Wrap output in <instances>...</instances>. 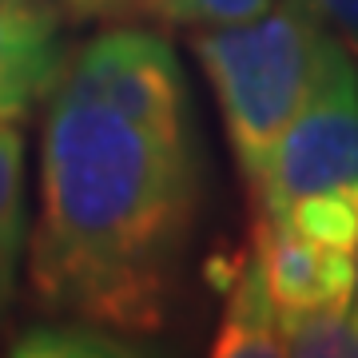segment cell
<instances>
[{
  "label": "cell",
  "instance_id": "cell-7",
  "mask_svg": "<svg viewBox=\"0 0 358 358\" xmlns=\"http://www.w3.org/2000/svg\"><path fill=\"white\" fill-rule=\"evenodd\" d=\"M28 179L24 131L0 115V319H8L20 294V271L28 267Z\"/></svg>",
  "mask_w": 358,
  "mask_h": 358
},
{
  "label": "cell",
  "instance_id": "cell-14",
  "mask_svg": "<svg viewBox=\"0 0 358 358\" xmlns=\"http://www.w3.org/2000/svg\"><path fill=\"white\" fill-rule=\"evenodd\" d=\"M350 315H355V322H358V279H355V294H350Z\"/></svg>",
  "mask_w": 358,
  "mask_h": 358
},
{
  "label": "cell",
  "instance_id": "cell-10",
  "mask_svg": "<svg viewBox=\"0 0 358 358\" xmlns=\"http://www.w3.org/2000/svg\"><path fill=\"white\" fill-rule=\"evenodd\" d=\"M287 358H358V322L350 307L279 310Z\"/></svg>",
  "mask_w": 358,
  "mask_h": 358
},
{
  "label": "cell",
  "instance_id": "cell-6",
  "mask_svg": "<svg viewBox=\"0 0 358 358\" xmlns=\"http://www.w3.org/2000/svg\"><path fill=\"white\" fill-rule=\"evenodd\" d=\"M211 355L219 358H279L282 338H279V303L267 287L263 263L255 247L235 259L231 279L223 287V310L219 327L211 338Z\"/></svg>",
  "mask_w": 358,
  "mask_h": 358
},
{
  "label": "cell",
  "instance_id": "cell-11",
  "mask_svg": "<svg viewBox=\"0 0 358 358\" xmlns=\"http://www.w3.org/2000/svg\"><path fill=\"white\" fill-rule=\"evenodd\" d=\"M140 338H128L120 331H108V327H96V322H80V319H44L36 327H28L20 338H16L13 355H143L148 346H131Z\"/></svg>",
  "mask_w": 358,
  "mask_h": 358
},
{
  "label": "cell",
  "instance_id": "cell-4",
  "mask_svg": "<svg viewBox=\"0 0 358 358\" xmlns=\"http://www.w3.org/2000/svg\"><path fill=\"white\" fill-rule=\"evenodd\" d=\"M255 247L267 287L279 310H315V307H350L358 279V255L338 247L315 243L294 227L271 215H255L251 223Z\"/></svg>",
  "mask_w": 358,
  "mask_h": 358
},
{
  "label": "cell",
  "instance_id": "cell-5",
  "mask_svg": "<svg viewBox=\"0 0 358 358\" xmlns=\"http://www.w3.org/2000/svg\"><path fill=\"white\" fill-rule=\"evenodd\" d=\"M68 52L48 0H0V115L24 120L48 100Z\"/></svg>",
  "mask_w": 358,
  "mask_h": 358
},
{
  "label": "cell",
  "instance_id": "cell-12",
  "mask_svg": "<svg viewBox=\"0 0 358 358\" xmlns=\"http://www.w3.org/2000/svg\"><path fill=\"white\" fill-rule=\"evenodd\" d=\"M358 60V0H294Z\"/></svg>",
  "mask_w": 358,
  "mask_h": 358
},
{
  "label": "cell",
  "instance_id": "cell-8",
  "mask_svg": "<svg viewBox=\"0 0 358 358\" xmlns=\"http://www.w3.org/2000/svg\"><path fill=\"white\" fill-rule=\"evenodd\" d=\"M255 215H271L287 227H294L299 235L315 239V243L358 255V183L303 195V199H294L279 211H255Z\"/></svg>",
  "mask_w": 358,
  "mask_h": 358
},
{
  "label": "cell",
  "instance_id": "cell-3",
  "mask_svg": "<svg viewBox=\"0 0 358 358\" xmlns=\"http://www.w3.org/2000/svg\"><path fill=\"white\" fill-rule=\"evenodd\" d=\"M358 183V60L334 40L319 84L282 131L255 211Z\"/></svg>",
  "mask_w": 358,
  "mask_h": 358
},
{
  "label": "cell",
  "instance_id": "cell-2",
  "mask_svg": "<svg viewBox=\"0 0 358 358\" xmlns=\"http://www.w3.org/2000/svg\"><path fill=\"white\" fill-rule=\"evenodd\" d=\"M331 48L334 36L294 0L275 4L259 20L192 36L195 60L219 100L235 171L251 199L263 192L275 148L315 92Z\"/></svg>",
  "mask_w": 358,
  "mask_h": 358
},
{
  "label": "cell",
  "instance_id": "cell-1",
  "mask_svg": "<svg viewBox=\"0 0 358 358\" xmlns=\"http://www.w3.org/2000/svg\"><path fill=\"white\" fill-rule=\"evenodd\" d=\"M203 207L195 128L143 124L60 68L44 100L28 291L48 319L167 331Z\"/></svg>",
  "mask_w": 358,
  "mask_h": 358
},
{
  "label": "cell",
  "instance_id": "cell-13",
  "mask_svg": "<svg viewBox=\"0 0 358 358\" xmlns=\"http://www.w3.org/2000/svg\"><path fill=\"white\" fill-rule=\"evenodd\" d=\"M64 4H76V8H96V13H100L103 0H64Z\"/></svg>",
  "mask_w": 358,
  "mask_h": 358
},
{
  "label": "cell",
  "instance_id": "cell-9",
  "mask_svg": "<svg viewBox=\"0 0 358 358\" xmlns=\"http://www.w3.org/2000/svg\"><path fill=\"white\" fill-rule=\"evenodd\" d=\"M275 8V0H103L100 13L108 16H140V20H159L171 28H231L259 20Z\"/></svg>",
  "mask_w": 358,
  "mask_h": 358
}]
</instances>
